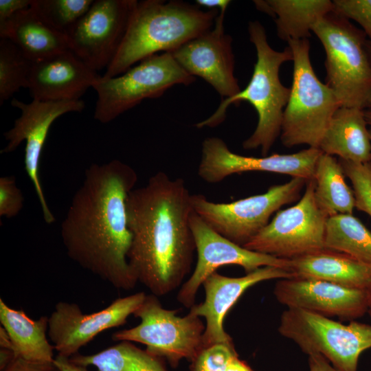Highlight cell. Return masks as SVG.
<instances>
[{
    "label": "cell",
    "instance_id": "cell-1",
    "mask_svg": "<svg viewBox=\"0 0 371 371\" xmlns=\"http://www.w3.org/2000/svg\"><path fill=\"white\" fill-rule=\"evenodd\" d=\"M137 181L135 170L117 159L88 167L61 223L68 256L117 289L138 282L128 262L132 241L126 199Z\"/></svg>",
    "mask_w": 371,
    "mask_h": 371
},
{
    "label": "cell",
    "instance_id": "cell-2",
    "mask_svg": "<svg viewBox=\"0 0 371 371\" xmlns=\"http://www.w3.org/2000/svg\"><path fill=\"white\" fill-rule=\"evenodd\" d=\"M190 199L184 180L164 172L127 196L128 260L137 282L157 297L179 287L192 268L196 246Z\"/></svg>",
    "mask_w": 371,
    "mask_h": 371
},
{
    "label": "cell",
    "instance_id": "cell-3",
    "mask_svg": "<svg viewBox=\"0 0 371 371\" xmlns=\"http://www.w3.org/2000/svg\"><path fill=\"white\" fill-rule=\"evenodd\" d=\"M220 10L182 1H137L126 34L102 76L112 78L159 52H172L212 29Z\"/></svg>",
    "mask_w": 371,
    "mask_h": 371
},
{
    "label": "cell",
    "instance_id": "cell-4",
    "mask_svg": "<svg viewBox=\"0 0 371 371\" xmlns=\"http://www.w3.org/2000/svg\"><path fill=\"white\" fill-rule=\"evenodd\" d=\"M248 32L257 56L249 82L236 95L223 99L210 117L195 126L198 128L217 126L225 119L230 104L247 101L256 109L258 120L255 131L243 142V147L260 148L262 157H265L281 133L284 111L291 89L282 84L279 72L283 63L293 60V54L289 46L282 51L273 49L267 41L265 27L258 21L249 23Z\"/></svg>",
    "mask_w": 371,
    "mask_h": 371
},
{
    "label": "cell",
    "instance_id": "cell-5",
    "mask_svg": "<svg viewBox=\"0 0 371 371\" xmlns=\"http://www.w3.org/2000/svg\"><path fill=\"white\" fill-rule=\"evenodd\" d=\"M287 43L293 54V72L280 139L287 148L306 144L319 148L341 104L333 90L317 77L310 60L308 40H291Z\"/></svg>",
    "mask_w": 371,
    "mask_h": 371
},
{
    "label": "cell",
    "instance_id": "cell-6",
    "mask_svg": "<svg viewBox=\"0 0 371 371\" xmlns=\"http://www.w3.org/2000/svg\"><path fill=\"white\" fill-rule=\"evenodd\" d=\"M326 52V85L341 106L364 109L371 91V59L363 30L331 12L312 28Z\"/></svg>",
    "mask_w": 371,
    "mask_h": 371
},
{
    "label": "cell",
    "instance_id": "cell-7",
    "mask_svg": "<svg viewBox=\"0 0 371 371\" xmlns=\"http://www.w3.org/2000/svg\"><path fill=\"white\" fill-rule=\"evenodd\" d=\"M195 77L188 73L171 52L150 56L125 72L112 78H101L93 85L98 98L94 118L105 124L147 98L162 95L169 88L190 85Z\"/></svg>",
    "mask_w": 371,
    "mask_h": 371
},
{
    "label": "cell",
    "instance_id": "cell-8",
    "mask_svg": "<svg viewBox=\"0 0 371 371\" xmlns=\"http://www.w3.org/2000/svg\"><path fill=\"white\" fill-rule=\"evenodd\" d=\"M278 331L307 353H318L340 371H357L360 355L371 348V325L348 324L308 311L287 308Z\"/></svg>",
    "mask_w": 371,
    "mask_h": 371
},
{
    "label": "cell",
    "instance_id": "cell-9",
    "mask_svg": "<svg viewBox=\"0 0 371 371\" xmlns=\"http://www.w3.org/2000/svg\"><path fill=\"white\" fill-rule=\"evenodd\" d=\"M177 314V311L164 308L157 296L146 295L133 315L140 319L139 324L116 331L111 338L142 344L148 352L165 358L172 366L182 359L192 362L203 349L205 325L190 312L183 317Z\"/></svg>",
    "mask_w": 371,
    "mask_h": 371
},
{
    "label": "cell",
    "instance_id": "cell-10",
    "mask_svg": "<svg viewBox=\"0 0 371 371\" xmlns=\"http://www.w3.org/2000/svg\"><path fill=\"white\" fill-rule=\"evenodd\" d=\"M306 183L293 177L263 194L230 203H214L203 194H191L190 201L194 212L210 228L243 247L269 223L274 212L299 199Z\"/></svg>",
    "mask_w": 371,
    "mask_h": 371
},
{
    "label": "cell",
    "instance_id": "cell-11",
    "mask_svg": "<svg viewBox=\"0 0 371 371\" xmlns=\"http://www.w3.org/2000/svg\"><path fill=\"white\" fill-rule=\"evenodd\" d=\"M328 218L316 203L314 179L308 181L300 200L278 211L243 247L289 260L322 249Z\"/></svg>",
    "mask_w": 371,
    "mask_h": 371
},
{
    "label": "cell",
    "instance_id": "cell-12",
    "mask_svg": "<svg viewBox=\"0 0 371 371\" xmlns=\"http://www.w3.org/2000/svg\"><path fill=\"white\" fill-rule=\"evenodd\" d=\"M13 107L21 110V115L14 120L13 126L4 133L7 142L1 153L14 152L25 142L24 165L38 199L46 223L55 222V216L46 200L39 177L43 149L50 127L61 115L71 112H81L85 108L82 100L62 101H39L32 100L24 103L12 99Z\"/></svg>",
    "mask_w": 371,
    "mask_h": 371
},
{
    "label": "cell",
    "instance_id": "cell-13",
    "mask_svg": "<svg viewBox=\"0 0 371 371\" xmlns=\"http://www.w3.org/2000/svg\"><path fill=\"white\" fill-rule=\"evenodd\" d=\"M197 262L190 277L183 283L177 300L190 308L196 293L205 279L225 265H236L246 273L263 267H276L290 270V260L249 250L223 237L210 228L193 210L190 216Z\"/></svg>",
    "mask_w": 371,
    "mask_h": 371
},
{
    "label": "cell",
    "instance_id": "cell-14",
    "mask_svg": "<svg viewBox=\"0 0 371 371\" xmlns=\"http://www.w3.org/2000/svg\"><path fill=\"white\" fill-rule=\"evenodd\" d=\"M137 0H95L67 34L70 50L92 69H106L126 32Z\"/></svg>",
    "mask_w": 371,
    "mask_h": 371
},
{
    "label": "cell",
    "instance_id": "cell-15",
    "mask_svg": "<svg viewBox=\"0 0 371 371\" xmlns=\"http://www.w3.org/2000/svg\"><path fill=\"white\" fill-rule=\"evenodd\" d=\"M322 153L319 148L308 147L293 154L247 157L230 150L219 137H207L202 143L198 175L210 183L221 182L234 174L251 171L287 175L308 181L314 179L317 162Z\"/></svg>",
    "mask_w": 371,
    "mask_h": 371
},
{
    "label": "cell",
    "instance_id": "cell-16",
    "mask_svg": "<svg viewBox=\"0 0 371 371\" xmlns=\"http://www.w3.org/2000/svg\"><path fill=\"white\" fill-rule=\"evenodd\" d=\"M138 292L113 300L104 308L84 313L76 303L58 302L48 317L47 335L58 355L71 357L99 333L125 324L145 299Z\"/></svg>",
    "mask_w": 371,
    "mask_h": 371
},
{
    "label": "cell",
    "instance_id": "cell-17",
    "mask_svg": "<svg viewBox=\"0 0 371 371\" xmlns=\"http://www.w3.org/2000/svg\"><path fill=\"white\" fill-rule=\"evenodd\" d=\"M225 12L220 11L212 29L171 52L188 73L203 78L224 99L241 91L234 76L232 39L225 32Z\"/></svg>",
    "mask_w": 371,
    "mask_h": 371
},
{
    "label": "cell",
    "instance_id": "cell-18",
    "mask_svg": "<svg viewBox=\"0 0 371 371\" xmlns=\"http://www.w3.org/2000/svg\"><path fill=\"white\" fill-rule=\"evenodd\" d=\"M291 278H294L291 271L276 267H263L238 278L225 276L216 271L207 277L202 284L203 302L194 304L189 311L205 321L203 348L218 343H233L225 330L224 320L246 290L262 281Z\"/></svg>",
    "mask_w": 371,
    "mask_h": 371
},
{
    "label": "cell",
    "instance_id": "cell-19",
    "mask_svg": "<svg viewBox=\"0 0 371 371\" xmlns=\"http://www.w3.org/2000/svg\"><path fill=\"white\" fill-rule=\"evenodd\" d=\"M273 293L287 308H299L326 317L352 321L368 311L366 289L299 278L279 279Z\"/></svg>",
    "mask_w": 371,
    "mask_h": 371
},
{
    "label": "cell",
    "instance_id": "cell-20",
    "mask_svg": "<svg viewBox=\"0 0 371 371\" xmlns=\"http://www.w3.org/2000/svg\"><path fill=\"white\" fill-rule=\"evenodd\" d=\"M101 76L69 49L32 61L27 88L35 100H78Z\"/></svg>",
    "mask_w": 371,
    "mask_h": 371
},
{
    "label": "cell",
    "instance_id": "cell-21",
    "mask_svg": "<svg viewBox=\"0 0 371 371\" xmlns=\"http://www.w3.org/2000/svg\"><path fill=\"white\" fill-rule=\"evenodd\" d=\"M294 278L315 279L345 287L366 289L371 281V265L348 254L323 248L290 259Z\"/></svg>",
    "mask_w": 371,
    "mask_h": 371
},
{
    "label": "cell",
    "instance_id": "cell-22",
    "mask_svg": "<svg viewBox=\"0 0 371 371\" xmlns=\"http://www.w3.org/2000/svg\"><path fill=\"white\" fill-rule=\"evenodd\" d=\"M0 38L10 41L32 61L70 50L67 35L47 24L32 6L0 23Z\"/></svg>",
    "mask_w": 371,
    "mask_h": 371
},
{
    "label": "cell",
    "instance_id": "cell-23",
    "mask_svg": "<svg viewBox=\"0 0 371 371\" xmlns=\"http://www.w3.org/2000/svg\"><path fill=\"white\" fill-rule=\"evenodd\" d=\"M364 109L340 106L319 145L324 154L354 163L371 161V139Z\"/></svg>",
    "mask_w": 371,
    "mask_h": 371
},
{
    "label": "cell",
    "instance_id": "cell-24",
    "mask_svg": "<svg viewBox=\"0 0 371 371\" xmlns=\"http://www.w3.org/2000/svg\"><path fill=\"white\" fill-rule=\"evenodd\" d=\"M0 322L17 357L41 363H53V345L49 341L48 317H29L22 310L10 308L0 299Z\"/></svg>",
    "mask_w": 371,
    "mask_h": 371
},
{
    "label": "cell",
    "instance_id": "cell-25",
    "mask_svg": "<svg viewBox=\"0 0 371 371\" xmlns=\"http://www.w3.org/2000/svg\"><path fill=\"white\" fill-rule=\"evenodd\" d=\"M256 8L273 18L279 38L289 42L308 38L315 23L333 12L330 0H256Z\"/></svg>",
    "mask_w": 371,
    "mask_h": 371
},
{
    "label": "cell",
    "instance_id": "cell-26",
    "mask_svg": "<svg viewBox=\"0 0 371 371\" xmlns=\"http://www.w3.org/2000/svg\"><path fill=\"white\" fill-rule=\"evenodd\" d=\"M314 181L316 203L328 217L339 214H352L355 194L345 181L340 162L333 156L324 153L320 155Z\"/></svg>",
    "mask_w": 371,
    "mask_h": 371
},
{
    "label": "cell",
    "instance_id": "cell-27",
    "mask_svg": "<svg viewBox=\"0 0 371 371\" xmlns=\"http://www.w3.org/2000/svg\"><path fill=\"white\" fill-rule=\"evenodd\" d=\"M69 359L78 365L94 366L98 371H168L160 357L128 341L92 355L77 353Z\"/></svg>",
    "mask_w": 371,
    "mask_h": 371
},
{
    "label": "cell",
    "instance_id": "cell-28",
    "mask_svg": "<svg viewBox=\"0 0 371 371\" xmlns=\"http://www.w3.org/2000/svg\"><path fill=\"white\" fill-rule=\"evenodd\" d=\"M324 246L371 265V231L350 214L327 218Z\"/></svg>",
    "mask_w": 371,
    "mask_h": 371
},
{
    "label": "cell",
    "instance_id": "cell-29",
    "mask_svg": "<svg viewBox=\"0 0 371 371\" xmlns=\"http://www.w3.org/2000/svg\"><path fill=\"white\" fill-rule=\"evenodd\" d=\"M32 61L10 41L0 39V104L27 88Z\"/></svg>",
    "mask_w": 371,
    "mask_h": 371
},
{
    "label": "cell",
    "instance_id": "cell-30",
    "mask_svg": "<svg viewBox=\"0 0 371 371\" xmlns=\"http://www.w3.org/2000/svg\"><path fill=\"white\" fill-rule=\"evenodd\" d=\"M93 0H33L32 8L47 24L67 35Z\"/></svg>",
    "mask_w": 371,
    "mask_h": 371
},
{
    "label": "cell",
    "instance_id": "cell-31",
    "mask_svg": "<svg viewBox=\"0 0 371 371\" xmlns=\"http://www.w3.org/2000/svg\"><path fill=\"white\" fill-rule=\"evenodd\" d=\"M339 162L352 183L355 207L371 217V161L359 164L340 159Z\"/></svg>",
    "mask_w": 371,
    "mask_h": 371
},
{
    "label": "cell",
    "instance_id": "cell-32",
    "mask_svg": "<svg viewBox=\"0 0 371 371\" xmlns=\"http://www.w3.org/2000/svg\"><path fill=\"white\" fill-rule=\"evenodd\" d=\"M238 356L233 343H218L203 348L192 363V371H225L229 361Z\"/></svg>",
    "mask_w": 371,
    "mask_h": 371
},
{
    "label": "cell",
    "instance_id": "cell-33",
    "mask_svg": "<svg viewBox=\"0 0 371 371\" xmlns=\"http://www.w3.org/2000/svg\"><path fill=\"white\" fill-rule=\"evenodd\" d=\"M333 12L357 22L371 41V0H334Z\"/></svg>",
    "mask_w": 371,
    "mask_h": 371
},
{
    "label": "cell",
    "instance_id": "cell-34",
    "mask_svg": "<svg viewBox=\"0 0 371 371\" xmlns=\"http://www.w3.org/2000/svg\"><path fill=\"white\" fill-rule=\"evenodd\" d=\"M24 197L14 176L0 178V217L17 216L23 207Z\"/></svg>",
    "mask_w": 371,
    "mask_h": 371
},
{
    "label": "cell",
    "instance_id": "cell-35",
    "mask_svg": "<svg viewBox=\"0 0 371 371\" xmlns=\"http://www.w3.org/2000/svg\"><path fill=\"white\" fill-rule=\"evenodd\" d=\"M33 0H0V23H3L18 12L29 8Z\"/></svg>",
    "mask_w": 371,
    "mask_h": 371
},
{
    "label": "cell",
    "instance_id": "cell-36",
    "mask_svg": "<svg viewBox=\"0 0 371 371\" xmlns=\"http://www.w3.org/2000/svg\"><path fill=\"white\" fill-rule=\"evenodd\" d=\"M54 363H34L16 357L3 371H51Z\"/></svg>",
    "mask_w": 371,
    "mask_h": 371
},
{
    "label": "cell",
    "instance_id": "cell-37",
    "mask_svg": "<svg viewBox=\"0 0 371 371\" xmlns=\"http://www.w3.org/2000/svg\"><path fill=\"white\" fill-rule=\"evenodd\" d=\"M310 371H340L335 368L322 355L311 353L308 355Z\"/></svg>",
    "mask_w": 371,
    "mask_h": 371
},
{
    "label": "cell",
    "instance_id": "cell-38",
    "mask_svg": "<svg viewBox=\"0 0 371 371\" xmlns=\"http://www.w3.org/2000/svg\"><path fill=\"white\" fill-rule=\"evenodd\" d=\"M53 363L59 371H89L87 367L73 362L69 357L60 355L55 356Z\"/></svg>",
    "mask_w": 371,
    "mask_h": 371
},
{
    "label": "cell",
    "instance_id": "cell-39",
    "mask_svg": "<svg viewBox=\"0 0 371 371\" xmlns=\"http://www.w3.org/2000/svg\"><path fill=\"white\" fill-rule=\"evenodd\" d=\"M196 4L199 7L207 8L209 10L217 9L220 11H226L227 8L230 4L229 0H196Z\"/></svg>",
    "mask_w": 371,
    "mask_h": 371
},
{
    "label": "cell",
    "instance_id": "cell-40",
    "mask_svg": "<svg viewBox=\"0 0 371 371\" xmlns=\"http://www.w3.org/2000/svg\"><path fill=\"white\" fill-rule=\"evenodd\" d=\"M17 357L11 349L1 348L0 349V371L4 370Z\"/></svg>",
    "mask_w": 371,
    "mask_h": 371
},
{
    "label": "cell",
    "instance_id": "cell-41",
    "mask_svg": "<svg viewBox=\"0 0 371 371\" xmlns=\"http://www.w3.org/2000/svg\"><path fill=\"white\" fill-rule=\"evenodd\" d=\"M225 371H254L246 362L236 356L231 359Z\"/></svg>",
    "mask_w": 371,
    "mask_h": 371
},
{
    "label": "cell",
    "instance_id": "cell-42",
    "mask_svg": "<svg viewBox=\"0 0 371 371\" xmlns=\"http://www.w3.org/2000/svg\"><path fill=\"white\" fill-rule=\"evenodd\" d=\"M368 49L371 59V41L368 40ZM364 109L371 110V91L365 104Z\"/></svg>",
    "mask_w": 371,
    "mask_h": 371
},
{
    "label": "cell",
    "instance_id": "cell-43",
    "mask_svg": "<svg viewBox=\"0 0 371 371\" xmlns=\"http://www.w3.org/2000/svg\"><path fill=\"white\" fill-rule=\"evenodd\" d=\"M366 291L367 296L368 312L369 313L371 317V281L366 289Z\"/></svg>",
    "mask_w": 371,
    "mask_h": 371
},
{
    "label": "cell",
    "instance_id": "cell-44",
    "mask_svg": "<svg viewBox=\"0 0 371 371\" xmlns=\"http://www.w3.org/2000/svg\"><path fill=\"white\" fill-rule=\"evenodd\" d=\"M364 114L367 124L371 128V110L364 109Z\"/></svg>",
    "mask_w": 371,
    "mask_h": 371
},
{
    "label": "cell",
    "instance_id": "cell-45",
    "mask_svg": "<svg viewBox=\"0 0 371 371\" xmlns=\"http://www.w3.org/2000/svg\"><path fill=\"white\" fill-rule=\"evenodd\" d=\"M51 371H59V370L54 366Z\"/></svg>",
    "mask_w": 371,
    "mask_h": 371
},
{
    "label": "cell",
    "instance_id": "cell-46",
    "mask_svg": "<svg viewBox=\"0 0 371 371\" xmlns=\"http://www.w3.org/2000/svg\"><path fill=\"white\" fill-rule=\"evenodd\" d=\"M370 139H371V128H370Z\"/></svg>",
    "mask_w": 371,
    "mask_h": 371
}]
</instances>
